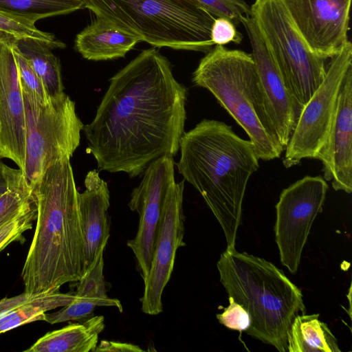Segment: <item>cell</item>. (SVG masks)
<instances>
[{"label": "cell", "mask_w": 352, "mask_h": 352, "mask_svg": "<svg viewBox=\"0 0 352 352\" xmlns=\"http://www.w3.org/2000/svg\"><path fill=\"white\" fill-rule=\"evenodd\" d=\"M229 302V306L224 308L223 312L217 314L219 322L230 329L245 332L251 323L249 314L230 296Z\"/></svg>", "instance_id": "cell-30"}, {"label": "cell", "mask_w": 352, "mask_h": 352, "mask_svg": "<svg viewBox=\"0 0 352 352\" xmlns=\"http://www.w3.org/2000/svg\"><path fill=\"white\" fill-rule=\"evenodd\" d=\"M0 32L8 34L15 39L32 38L49 43H56L54 36L39 30L32 21L0 10Z\"/></svg>", "instance_id": "cell-26"}, {"label": "cell", "mask_w": 352, "mask_h": 352, "mask_svg": "<svg viewBox=\"0 0 352 352\" xmlns=\"http://www.w3.org/2000/svg\"><path fill=\"white\" fill-rule=\"evenodd\" d=\"M76 298L75 294L59 292L41 294L25 292L0 300V334L19 326L44 320L45 314L64 307Z\"/></svg>", "instance_id": "cell-20"}, {"label": "cell", "mask_w": 352, "mask_h": 352, "mask_svg": "<svg viewBox=\"0 0 352 352\" xmlns=\"http://www.w3.org/2000/svg\"><path fill=\"white\" fill-rule=\"evenodd\" d=\"M248 36L267 109L278 142L285 151L303 107L286 87L256 23L250 16L242 19Z\"/></svg>", "instance_id": "cell-14"}, {"label": "cell", "mask_w": 352, "mask_h": 352, "mask_svg": "<svg viewBox=\"0 0 352 352\" xmlns=\"http://www.w3.org/2000/svg\"><path fill=\"white\" fill-rule=\"evenodd\" d=\"M31 190L36 223L21 273L25 292H59L85 274L78 192L70 159L52 164Z\"/></svg>", "instance_id": "cell-2"}, {"label": "cell", "mask_w": 352, "mask_h": 352, "mask_svg": "<svg viewBox=\"0 0 352 352\" xmlns=\"http://www.w3.org/2000/svg\"><path fill=\"white\" fill-rule=\"evenodd\" d=\"M94 120L83 126L98 168L142 174L155 160L177 155L184 133L187 89L155 47L109 79Z\"/></svg>", "instance_id": "cell-1"}, {"label": "cell", "mask_w": 352, "mask_h": 352, "mask_svg": "<svg viewBox=\"0 0 352 352\" xmlns=\"http://www.w3.org/2000/svg\"><path fill=\"white\" fill-rule=\"evenodd\" d=\"M23 177L20 168L9 167L0 158V196Z\"/></svg>", "instance_id": "cell-32"}, {"label": "cell", "mask_w": 352, "mask_h": 352, "mask_svg": "<svg viewBox=\"0 0 352 352\" xmlns=\"http://www.w3.org/2000/svg\"><path fill=\"white\" fill-rule=\"evenodd\" d=\"M85 190L78 192V203L84 244L85 274L94 265L100 250L106 248L110 236L108 209L109 190L96 170L87 173Z\"/></svg>", "instance_id": "cell-17"}, {"label": "cell", "mask_w": 352, "mask_h": 352, "mask_svg": "<svg viewBox=\"0 0 352 352\" xmlns=\"http://www.w3.org/2000/svg\"><path fill=\"white\" fill-rule=\"evenodd\" d=\"M105 327L103 316H94L82 322L47 333L25 352H90L96 347L99 334Z\"/></svg>", "instance_id": "cell-21"}, {"label": "cell", "mask_w": 352, "mask_h": 352, "mask_svg": "<svg viewBox=\"0 0 352 352\" xmlns=\"http://www.w3.org/2000/svg\"><path fill=\"white\" fill-rule=\"evenodd\" d=\"M13 51L18 68L21 89L34 97L38 101L47 104L50 101V98L41 79L16 49L14 43Z\"/></svg>", "instance_id": "cell-27"}, {"label": "cell", "mask_w": 352, "mask_h": 352, "mask_svg": "<svg viewBox=\"0 0 352 352\" xmlns=\"http://www.w3.org/2000/svg\"><path fill=\"white\" fill-rule=\"evenodd\" d=\"M250 10L286 87L304 107L323 81L328 59L310 50L283 0H255Z\"/></svg>", "instance_id": "cell-7"}, {"label": "cell", "mask_w": 352, "mask_h": 352, "mask_svg": "<svg viewBox=\"0 0 352 352\" xmlns=\"http://www.w3.org/2000/svg\"><path fill=\"white\" fill-rule=\"evenodd\" d=\"M210 39L214 45L223 46L230 42L239 44L243 36L230 20L218 17L215 18L212 25Z\"/></svg>", "instance_id": "cell-31"}, {"label": "cell", "mask_w": 352, "mask_h": 352, "mask_svg": "<svg viewBox=\"0 0 352 352\" xmlns=\"http://www.w3.org/2000/svg\"><path fill=\"white\" fill-rule=\"evenodd\" d=\"M352 67L344 78L333 118L316 159L322 164L324 179L335 190L352 192Z\"/></svg>", "instance_id": "cell-16"}, {"label": "cell", "mask_w": 352, "mask_h": 352, "mask_svg": "<svg viewBox=\"0 0 352 352\" xmlns=\"http://www.w3.org/2000/svg\"><path fill=\"white\" fill-rule=\"evenodd\" d=\"M25 120L24 179L30 189L56 160L71 158L80 145L83 124L67 94L44 104L22 90Z\"/></svg>", "instance_id": "cell-8"}, {"label": "cell", "mask_w": 352, "mask_h": 352, "mask_svg": "<svg viewBox=\"0 0 352 352\" xmlns=\"http://www.w3.org/2000/svg\"><path fill=\"white\" fill-rule=\"evenodd\" d=\"M143 352L139 346L127 342L103 340L97 345L94 352Z\"/></svg>", "instance_id": "cell-33"}, {"label": "cell", "mask_w": 352, "mask_h": 352, "mask_svg": "<svg viewBox=\"0 0 352 352\" xmlns=\"http://www.w3.org/2000/svg\"><path fill=\"white\" fill-rule=\"evenodd\" d=\"M14 38L0 32V158L23 170L25 120L22 89L13 51Z\"/></svg>", "instance_id": "cell-15"}, {"label": "cell", "mask_w": 352, "mask_h": 352, "mask_svg": "<svg viewBox=\"0 0 352 352\" xmlns=\"http://www.w3.org/2000/svg\"><path fill=\"white\" fill-rule=\"evenodd\" d=\"M192 81L208 89L245 130L258 159L280 157L284 150L270 118L251 54L214 45L200 60Z\"/></svg>", "instance_id": "cell-5"}, {"label": "cell", "mask_w": 352, "mask_h": 352, "mask_svg": "<svg viewBox=\"0 0 352 352\" xmlns=\"http://www.w3.org/2000/svg\"><path fill=\"white\" fill-rule=\"evenodd\" d=\"M83 8L82 0H0V10L34 23L41 19L67 14Z\"/></svg>", "instance_id": "cell-24"}, {"label": "cell", "mask_w": 352, "mask_h": 352, "mask_svg": "<svg viewBox=\"0 0 352 352\" xmlns=\"http://www.w3.org/2000/svg\"><path fill=\"white\" fill-rule=\"evenodd\" d=\"M184 179L173 183L166 193L159 222L149 273L144 280L142 311L148 315L163 311L162 293L174 268L177 250L186 245L183 210Z\"/></svg>", "instance_id": "cell-11"}, {"label": "cell", "mask_w": 352, "mask_h": 352, "mask_svg": "<svg viewBox=\"0 0 352 352\" xmlns=\"http://www.w3.org/2000/svg\"><path fill=\"white\" fill-rule=\"evenodd\" d=\"M328 190L320 177L305 176L285 188L276 205L275 240L283 265L295 274L312 224L322 211Z\"/></svg>", "instance_id": "cell-10"}, {"label": "cell", "mask_w": 352, "mask_h": 352, "mask_svg": "<svg viewBox=\"0 0 352 352\" xmlns=\"http://www.w3.org/2000/svg\"><path fill=\"white\" fill-rule=\"evenodd\" d=\"M217 267L228 296L250 315L245 333L280 352L288 351L292 322L306 311L299 288L271 262L236 249L226 250Z\"/></svg>", "instance_id": "cell-4"}, {"label": "cell", "mask_w": 352, "mask_h": 352, "mask_svg": "<svg viewBox=\"0 0 352 352\" xmlns=\"http://www.w3.org/2000/svg\"><path fill=\"white\" fill-rule=\"evenodd\" d=\"M173 157L165 155L152 162L143 172L140 184L131 194L128 206L139 214L135 236L127 241L133 251L143 280L147 277L166 193L175 183Z\"/></svg>", "instance_id": "cell-12"}, {"label": "cell", "mask_w": 352, "mask_h": 352, "mask_svg": "<svg viewBox=\"0 0 352 352\" xmlns=\"http://www.w3.org/2000/svg\"><path fill=\"white\" fill-rule=\"evenodd\" d=\"M104 249L99 252L93 267L78 281L76 298L57 311L46 313L44 321L51 324L67 321L82 322L93 317L97 307H115L122 311L120 301L109 298L107 294L103 274Z\"/></svg>", "instance_id": "cell-18"}, {"label": "cell", "mask_w": 352, "mask_h": 352, "mask_svg": "<svg viewBox=\"0 0 352 352\" xmlns=\"http://www.w3.org/2000/svg\"><path fill=\"white\" fill-rule=\"evenodd\" d=\"M96 16L112 21L155 47L207 53L214 46L215 17L196 0H82Z\"/></svg>", "instance_id": "cell-6"}, {"label": "cell", "mask_w": 352, "mask_h": 352, "mask_svg": "<svg viewBox=\"0 0 352 352\" xmlns=\"http://www.w3.org/2000/svg\"><path fill=\"white\" fill-rule=\"evenodd\" d=\"M303 39L316 54L329 59L348 40L351 0H283Z\"/></svg>", "instance_id": "cell-13"}, {"label": "cell", "mask_w": 352, "mask_h": 352, "mask_svg": "<svg viewBox=\"0 0 352 352\" xmlns=\"http://www.w3.org/2000/svg\"><path fill=\"white\" fill-rule=\"evenodd\" d=\"M179 173L201 194L234 250L248 182L259 168L253 143L231 126L204 119L184 132L179 144Z\"/></svg>", "instance_id": "cell-3"}, {"label": "cell", "mask_w": 352, "mask_h": 352, "mask_svg": "<svg viewBox=\"0 0 352 352\" xmlns=\"http://www.w3.org/2000/svg\"><path fill=\"white\" fill-rule=\"evenodd\" d=\"M35 207L32 190L23 177L0 196V226Z\"/></svg>", "instance_id": "cell-25"}, {"label": "cell", "mask_w": 352, "mask_h": 352, "mask_svg": "<svg viewBox=\"0 0 352 352\" xmlns=\"http://www.w3.org/2000/svg\"><path fill=\"white\" fill-rule=\"evenodd\" d=\"M139 42L130 32L96 16L76 35L75 47L85 59L107 60L124 57Z\"/></svg>", "instance_id": "cell-19"}, {"label": "cell", "mask_w": 352, "mask_h": 352, "mask_svg": "<svg viewBox=\"0 0 352 352\" xmlns=\"http://www.w3.org/2000/svg\"><path fill=\"white\" fill-rule=\"evenodd\" d=\"M14 45L41 79L50 99L65 94L59 59L52 50L65 48L61 41L49 43L32 38L14 39Z\"/></svg>", "instance_id": "cell-22"}, {"label": "cell", "mask_w": 352, "mask_h": 352, "mask_svg": "<svg viewBox=\"0 0 352 352\" xmlns=\"http://www.w3.org/2000/svg\"><path fill=\"white\" fill-rule=\"evenodd\" d=\"M319 314L298 315L288 338L289 352H340L338 340Z\"/></svg>", "instance_id": "cell-23"}, {"label": "cell", "mask_w": 352, "mask_h": 352, "mask_svg": "<svg viewBox=\"0 0 352 352\" xmlns=\"http://www.w3.org/2000/svg\"><path fill=\"white\" fill-rule=\"evenodd\" d=\"M36 219V208L0 226V252L30 230Z\"/></svg>", "instance_id": "cell-29"}, {"label": "cell", "mask_w": 352, "mask_h": 352, "mask_svg": "<svg viewBox=\"0 0 352 352\" xmlns=\"http://www.w3.org/2000/svg\"><path fill=\"white\" fill-rule=\"evenodd\" d=\"M215 18L230 20L235 25L250 16V6L246 0H196Z\"/></svg>", "instance_id": "cell-28"}, {"label": "cell", "mask_w": 352, "mask_h": 352, "mask_svg": "<svg viewBox=\"0 0 352 352\" xmlns=\"http://www.w3.org/2000/svg\"><path fill=\"white\" fill-rule=\"evenodd\" d=\"M351 67L352 44L348 41L330 58L323 81L303 107L285 150L283 163L285 168L298 164L302 159H316L325 143L338 94Z\"/></svg>", "instance_id": "cell-9"}]
</instances>
